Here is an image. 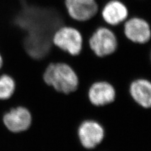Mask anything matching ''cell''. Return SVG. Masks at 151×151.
I'll return each mask as SVG.
<instances>
[{
  "mask_svg": "<svg viewBox=\"0 0 151 151\" xmlns=\"http://www.w3.org/2000/svg\"><path fill=\"white\" fill-rule=\"evenodd\" d=\"M42 79L47 87L66 94L75 92L81 83L74 68L63 60L50 63L42 73Z\"/></svg>",
  "mask_w": 151,
  "mask_h": 151,
  "instance_id": "1",
  "label": "cell"
},
{
  "mask_svg": "<svg viewBox=\"0 0 151 151\" xmlns=\"http://www.w3.org/2000/svg\"><path fill=\"white\" fill-rule=\"evenodd\" d=\"M86 44L97 58H105L116 52L119 40L114 28L103 24L91 32Z\"/></svg>",
  "mask_w": 151,
  "mask_h": 151,
  "instance_id": "2",
  "label": "cell"
},
{
  "mask_svg": "<svg viewBox=\"0 0 151 151\" xmlns=\"http://www.w3.org/2000/svg\"><path fill=\"white\" fill-rule=\"evenodd\" d=\"M52 43L56 49L72 57L81 54L86 44L82 32L72 25H63L57 28L52 37Z\"/></svg>",
  "mask_w": 151,
  "mask_h": 151,
  "instance_id": "3",
  "label": "cell"
},
{
  "mask_svg": "<svg viewBox=\"0 0 151 151\" xmlns=\"http://www.w3.org/2000/svg\"><path fill=\"white\" fill-rule=\"evenodd\" d=\"M121 29L125 39L134 44L145 45L151 40V25L142 17L130 16L121 25Z\"/></svg>",
  "mask_w": 151,
  "mask_h": 151,
  "instance_id": "4",
  "label": "cell"
},
{
  "mask_svg": "<svg viewBox=\"0 0 151 151\" xmlns=\"http://www.w3.org/2000/svg\"><path fill=\"white\" fill-rule=\"evenodd\" d=\"M33 122L32 112L23 105L9 108L2 116V123L6 129L13 134H22L30 129Z\"/></svg>",
  "mask_w": 151,
  "mask_h": 151,
  "instance_id": "5",
  "label": "cell"
},
{
  "mask_svg": "<svg viewBox=\"0 0 151 151\" xmlns=\"http://www.w3.org/2000/svg\"><path fill=\"white\" fill-rule=\"evenodd\" d=\"M64 4L68 17L76 23L92 20L100 8L97 0H64Z\"/></svg>",
  "mask_w": 151,
  "mask_h": 151,
  "instance_id": "6",
  "label": "cell"
},
{
  "mask_svg": "<svg viewBox=\"0 0 151 151\" xmlns=\"http://www.w3.org/2000/svg\"><path fill=\"white\" fill-rule=\"evenodd\" d=\"M98 15L104 24L114 28L124 23L130 17V12L122 0H106Z\"/></svg>",
  "mask_w": 151,
  "mask_h": 151,
  "instance_id": "7",
  "label": "cell"
},
{
  "mask_svg": "<svg viewBox=\"0 0 151 151\" xmlns=\"http://www.w3.org/2000/svg\"><path fill=\"white\" fill-rule=\"evenodd\" d=\"M88 94L93 105L105 106L115 100L116 89L113 84L108 80L97 79L89 85Z\"/></svg>",
  "mask_w": 151,
  "mask_h": 151,
  "instance_id": "8",
  "label": "cell"
},
{
  "mask_svg": "<svg viewBox=\"0 0 151 151\" xmlns=\"http://www.w3.org/2000/svg\"><path fill=\"white\" fill-rule=\"evenodd\" d=\"M78 137L84 148L91 149L101 142L105 137V130L98 122L86 120L79 127Z\"/></svg>",
  "mask_w": 151,
  "mask_h": 151,
  "instance_id": "9",
  "label": "cell"
},
{
  "mask_svg": "<svg viewBox=\"0 0 151 151\" xmlns=\"http://www.w3.org/2000/svg\"><path fill=\"white\" fill-rule=\"evenodd\" d=\"M129 92L132 98L145 108L151 107V80L145 77H137L129 83Z\"/></svg>",
  "mask_w": 151,
  "mask_h": 151,
  "instance_id": "10",
  "label": "cell"
},
{
  "mask_svg": "<svg viewBox=\"0 0 151 151\" xmlns=\"http://www.w3.org/2000/svg\"><path fill=\"white\" fill-rule=\"evenodd\" d=\"M18 84L13 76L6 73H0V101H7L15 95Z\"/></svg>",
  "mask_w": 151,
  "mask_h": 151,
  "instance_id": "11",
  "label": "cell"
},
{
  "mask_svg": "<svg viewBox=\"0 0 151 151\" xmlns=\"http://www.w3.org/2000/svg\"><path fill=\"white\" fill-rule=\"evenodd\" d=\"M3 67V58L1 54L0 53V73Z\"/></svg>",
  "mask_w": 151,
  "mask_h": 151,
  "instance_id": "12",
  "label": "cell"
},
{
  "mask_svg": "<svg viewBox=\"0 0 151 151\" xmlns=\"http://www.w3.org/2000/svg\"><path fill=\"white\" fill-rule=\"evenodd\" d=\"M149 60H150V64H151V48H150V51H149Z\"/></svg>",
  "mask_w": 151,
  "mask_h": 151,
  "instance_id": "13",
  "label": "cell"
}]
</instances>
